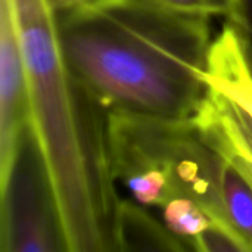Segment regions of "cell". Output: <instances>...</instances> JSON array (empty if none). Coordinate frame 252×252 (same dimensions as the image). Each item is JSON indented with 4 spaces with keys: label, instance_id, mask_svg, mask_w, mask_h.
<instances>
[{
    "label": "cell",
    "instance_id": "cell-1",
    "mask_svg": "<svg viewBox=\"0 0 252 252\" xmlns=\"http://www.w3.org/2000/svg\"><path fill=\"white\" fill-rule=\"evenodd\" d=\"M63 58L109 112L192 120L210 94V18L137 0H84L56 10Z\"/></svg>",
    "mask_w": 252,
    "mask_h": 252
},
{
    "label": "cell",
    "instance_id": "cell-15",
    "mask_svg": "<svg viewBox=\"0 0 252 252\" xmlns=\"http://www.w3.org/2000/svg\"><path fill=\"white\" fill-rule=\"evenodd\" d=\"M84 0H50L52 6L56 9V10H61V9H65V7H69V6H74L77 3H81Z\"/></svg>",
    "mask_w": 252,
    "mask_h": 252
},
{
    "label": "cell",
    "instance_id": "cell-6",
    "mask_svg": "<svg viewBox=\"0 0 252 252\" xmlns=\"http://www.w3.org/2000/svg\"><path fill=\"white\" fill-rule=\"evenodd\" d=\"M196 121L226 158L236 155L252 161V111L236 96L210 81V94Z\"/></svg>",
    "mask_w": 252,
    "mask_h": 252
},
{
    "label": "cell",
    "instance_id": "cell-13",
    "mask_svg": "<svg viewBox=\"0 0 252 252\" xmlns=\"http://www.w3.org/2000/svg\"><path fill=\"white\" fill-rule=\"evenodd\" d=\"M145 4L168 9L174 12L193 13L202 16H227L233 0H137Z\"/></svg>",
    "mask_w": 252,
    "mask_h": 252
},
{
    "label": "cell",
    "instance_id": "cell-5",
    "mask_svg": "<svg viewBox=\"0 0 252 252\" xmlns=\"http://www.w3.org/2000/svg\"><path fill=\"white\" fill-rule=\"evenodd\" d=\"M31 127L28 80L13 0H0V182Z\"/></svg>",
    "mask_w": 252,
    "mask_h": 252
},
{
    "label": "cell",
    "instance_id": "cell-11",
    "mask_svg": "<svg viewBox=\"0 0 252 252\" xmlns=\"http://www.w3.org/2000/svg\"><path fill=\"white\" fill-rule=\"evenodd\" d=\"M192 248L201 252H252L250 244L229 224L213 221L192 239Z\"/></svg>",
    "mask_w": 252,
    "mask_h": 252
},
{
    "label": "cell",
    "instance_id": "cell-14",
    "mask_svg": "<svg viewBox=\"0 0 252 252\" xmlns=\"http://www.w3.org/2000/svg\"><path fill=\"white\" fill-rule=\"evenodd\" d=\"M229 161L235 164V167L242 173V176L248 180V183L252 186V161L245 157H229Z\"/></svg>",
    "mask_w": 252,
    "mask_h": 252
},
{
    "label": "cell",
    "instance_id": "cell-4",
    "mask_svg": "<svg viewBox=\"0 0 252 252\" xmlns=\"http://www.w3.org/2000/svg\"><path fill=\"white\" fill-rule=\"evenodd\" d=\"M0 252H68L50 176L31 127L0 182Z\"/></svg>",
    "mask_w": 252,
    "mask_h": 252
},
{
    "label": "cell",
    "instance_id": "cell-12",
    "mask_svg": "<svg viewBox=\"0 0 252 252\" xmlns=\"http://www.w3.org/2000/svg\"><path fill=\"white\" fill-rule=\"evenodd\" d=\"M226 19L227 25L233 30L238 38L252 75V0H233L232 9Z\"/></svg>",
    "mask_w": 252,
    "mask_h": 252
},
{
    "label": "cell",
    "instance_id": "cell-10",
    "mask_svg": "<svg viewBox=\"0 0 252 252\" xmlns=\"http://www.w3.org/2000/svg\"><path fill=\"white\" fill-rule=\"evenodd\" d=\"M161 211L165 226L176 236L189 242L190 247L192 239L214 221L199 204L189 198L171 199L161 207Z\"/></svg>",
    "mask_w": 252,
    "mask_h": 252
},
{
    "label": "cell",
    "instance_id": "cell-9",
    "mask_svg": "<svg viewBox=\"0 0 252 252\" xmlns=\"http://www.w3.org/2000/svg\"><path fill=\"white\" fill-rule=\"evenodd\" d=\"M224 208L227 223L252 248V186L232 161L224 176Z\"/></svg>",
    "mask_w": 252,
    "mask_h": 252
},
{
    "label": "cell",
    "instance_id": "cell-8",
    "mask_svg": "<svg viewBox=\"0 0 252 252\" xmlns=\"http://www.w3.org/2000/svg\"><path fill=\"white\" fill-rule=\"evenodd\" d=\"M208 80L236 96L252 111V75L238 38L227 24L213 43Z\"/></svg>",
    "mask_w": 252,
    "mask_h": 252
},
{
    "label": "cell",
    "instance_id": "cell-2",
    "mask_svg": "<svg viewBox=\"0 0 252 252\" xmlns=\"http://www.w3.org/2000/svg\"><path fill=\"white\" fill-rule=\"evenodd\" d=\"M31 130L43 154L68 252H120L121 198L112 171L109 112L69 69L50 0H13Z\"/></svg>",
    "mask_w": 252,
    "mask_h": 252
},
{
    "label": "cell",
    "instance_id": "cell-7",
    "mask_svg": "<svg viewBox=\"0 0 252 252\" xmlns=\"http://www.w3.org/2000/svg\"><path fill=\"white\" fill-rule=\"evenodd\" d=\"M120 252L186 251L190 244L161 226L149 213L133 202L121 199L118 220Z\"/></svg>",
    "mask_w": 252,
    "mask_h": 252
},
{
    "label": "cell",
    "instance_id": "cell-3",
    "mask_svg": "<svg viewBox=\"0 0 252 252\" xmlns=\"http://www.w3.org/2000/svg\"><path fill=\"white\" fill-rule=\"evenodd\" d=\"M109 146L117 183L140 205L161 208L171 199L189 198L214 221L229 224L224 208L229 159L210 143L196 118L109 114Z\"/></svg>",
    "mask_w": 252,
    "mask_h": 252
}]
</instances>
